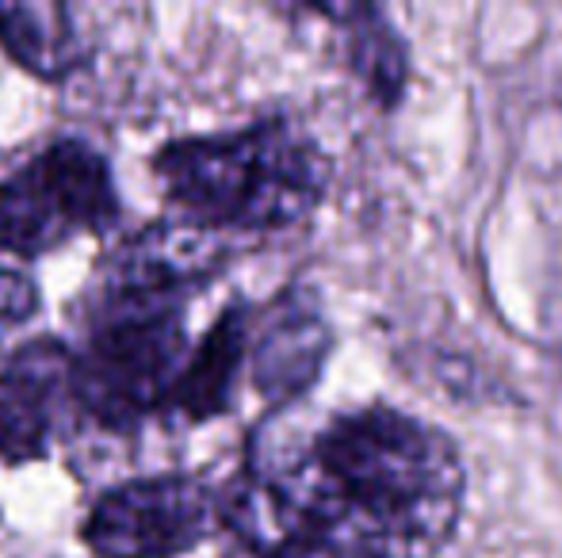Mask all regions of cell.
<instances>
[{"instance_id": "4", "label": "cell", "mask_w": 562, "mask_h": 558, "mask_svg": "<svg viewBox=\"0 0 562 558\" xmlns=\"http://www.w3.org/2000/svg\"><path fill=\"white\" fill-rule=\"evenodd\" d=\"M119 195L108 161L85 141H58L0 184V249L35 257L77 230H108Z\"/></svg>"}, {"instance_id": "1", "label": "cell", "mask_w": 562, "mask_h": 558, "mask_svg": "<svg viewBox=\"0 0 562 558\" xmlns=\"http://www.w3.org/2000/svg\"><path fill=\"white\" fill-rule=\"evenodd\" d=\"M463 509V463L432 424L386 406L337 413L257 455L226 521L260 558H437Z\"/></svg>"}, {"instance_id": "6", "label": "cell", "mask_w": 562, "mask_h": 558, "mask_svg": "<svg viewBox=\"0 0 562 558\" xmlns=\"http://www.w3.org/2000/svg\"><path fill=\"white\" fill-rule=\"evenodd\" d=\"M74 360L58 344H27L0 360V455L35 459L50 444L69 387Z\"/></svg>"}, {"instance_id": "7", "label": "cell", "mask_w": 562, "mask_h": 558, "mask_svg": "<svg viewBox=\"0 0 562 558\" xmlns=\"http://www.w3.org/2000/svg\"><path fill=\"white\" fill-rule=\"evenodd\" d=\"M223 234L188 218L149 226L112 261L108 291L112 298H177L223 264Z\"/></svg>"}, {"instance_id": "12", "label": "cell", "mask_w": 562, "mask_h": 558, "mask_svg": "<svg viewBox=\"0 0 562 558\" xmlns=\"http://www.w3.org/2000/svg\"><path fill=\"white\" fill-rule=\"evenodd\" d=\"M35 310H38L35 283H31L27 276H20V272L0 269V333L23 326Z\"/></svg>"}, {"instance_id": "5", "label": "cell", "mask_w": 562, "mask_h": 558, "mask_svg": "<svg viewBox=\"0 0 562 558\" xmlns=\"http://www.w3.org/2000/svg\"><path fill=\"white\" fill-rule=\"evenodd\" d=\"M207 490L192 478H142L104 493L85 521V539L104 558H172L211 532Z\"/></svg>"}, {"instance_id": "9", "label": "cell", "mask_w": 562, "mask_h": 558, "mask_svg": "<svg viewBox=\"0 0 562 558\" xmlns=\"http://www.w3.org/2000/svg\"><path fill=\"white\" fill-rule=\"evenodd\" d=\"M249 352V314L241 306L226 310L211 326V333L188 352L177 383H172L169 406H177L188 421H207L223 413L234 395L237 372Z\"/></svg>"}, {"instance_id": "3", "label": "cell", "mask_w": 562, "mask_h": 558, "mask_svg": "<svg viewBox=\"0 0 562 558\" xmlns=\"http://www.w3.org/2000/svg\"><path fill=\"white\" fill-rule=\"evenodd\" d=\"M188 360L177 298H108L89 349L74 360V398L108 429H126L169 402Z\"/></svg>"}, {"instance_id": "10", "label": "cell", "mask_w": 562, "mask_h": 558, "mask_svg": "<svg viewBox=\"0 0 562 558\" xmlns=\"http://www.w3.org/2000/svg\"><path fill=\"white\" fill-rule=\"evenodd\" d=\"M0 43L38 77H66L81 61V35L61 4H0Z\"/></svg>"}, {"instance_id": "11", "label": "cell", "mask_w": 562, "mask_h": 558, "mask_svg": "<svg viewBox=\"0 0 562 558\" xmlns=\"http://www.w3.org/2000/svg\"><path fill=\"white\" fill-rule=\"evenodd\" d=\"M322 15L352 23V69L383 107L398 104L406 89V46L379 8H322Z\"/></svg>"}, {"instance_id": "8", "label": "cell", "mask_w": 562, "mask_h": 558, "mask_svg": "<svg viewBox=\"0 0 562 558\" xmlns=\"http://www.w3.org/2000/svg\"><path fill=\"white\" fill-rule=\"evenodd\" d=\"M329 326L306 291H288L268 306L257 341L245 356L252 360V383L268 402H295L318 383L329 356Z\"/></svg>"}, {"instance_id": "2", "label": "cell", "mask_w": 562, "mask_h": 558, "mask_svg": "<svg viewBox=\"0 0 562 558\" xmlns=\"http://www.w3.org/2000/svg\"><path fill=\"white\" fill-rule=\"evenodd\" d=\"M157 172L188 223L272 234L299 226L326 192L318 146L288 123L215 138H184L157 153Z\"/></svg>"}]
</instances>
